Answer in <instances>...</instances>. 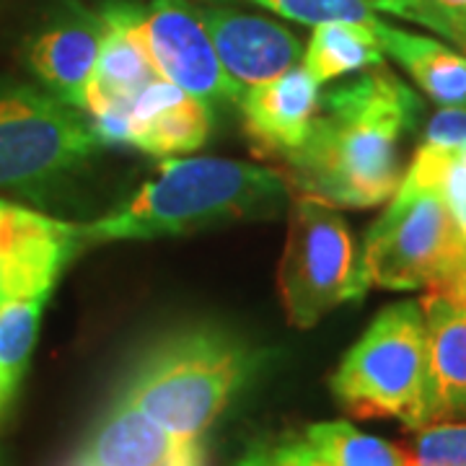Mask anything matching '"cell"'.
Masks as SVG:
<instances>
[{
    "label": "cell",
    "mask_w": 466,
    "mask_h": 466,
    "mask_svg": "<svg viewBox=\"0 0 466 466\" xmlns=\"http://www.w3.org/2000/svg\"><path fill=\"white\" fill-rule=\"evenodd\" d=\"M464 265L466 236L441 192L404 171L397 195L363 241L370 288L438 293Z\"/></svg>",
    "instance_id": "obj_5"
},
{
    "label": "cell",
    "mask_w": 466,
    "mask_h": 466,
    "mask_svg": "<svg viewBox=\"0 0 466 466\" xmlns=\"http://www.w3.org/2000/svg\"><path fill=\"white\" fill-rule=\"evenodd\" d=\"M407 174L433 184L466 236V150H443L422 143Z\"/></svg>",
    "instance_id": "obj_21"
},
{
    "label": "cell",
    "mask_w": 466,
    "mask_h": 466,
    "mask_svg": "<svg viewBox=\"0 0 466 466\" xmlns=\"http://www.w3.org/2000/svg\"><path fill=\"white\" fill-rule=\"evenodd\" d=\"M236 106L257 150L285 158L306 140L321 109V94L311 73L296 66L278 78L247 88Z\"/></svg>",
    "instance_id": "obj_13"
},
{
    "label": "cell",
    "mask_w": 466,
    "mask_h": 466,
    "mask_svg": "<svg viewBox=\"0 0 466 466\" xmlns=\"http://www.w3.org/2000/svg\"><path fill=\"white\" fill-rule=\"evenodd\" d=\"M441 296H446V299L456 300V303H464L466 306V265L461 267V272L451 280L443 290H438Z\"/></svg>",
    "instance_id": "obj_28"
},
{
    "label": "cell",
    "mask_w": 466,
    "mask_h": 466,
    "mask_svg": "<svg viewBox=\"0 0 466 466\" xmlns=\"http://www.w3.org/2000/svg\"><path fill=\"white\" fill-rule=\"evenodd\" d=\"M363 251L334 208L296 198L290 202L288 238L278 267V290L288 324L317 327L342 303L368 293Z\"/></svg>",
    "instance_id": "obj_6"
},
{
    "label": "cell",
    "mask_w": 466,
    "mask_h": 466,
    "mask_svg": "<svg viewBox=\"0 0 466 466\" xmlns=\"http://www.w3.org/2000/svg\"><path fill=\"white\" fill-rule=\"evenodd\" d=\"M133 32L156 73L189 96L213 104H238L244 88L223 70L213 39L189 0H148L137 5Z\"/></svg>",
    "instance_id": "obj_8"
},
{
    "label": "cell",
    "mask_w": 466,
    "mask_h": 466,
    "mask_svg": "<svg viewBox=\"0 0 466 466\" xmlns=\"http://www.w3.org/2000/svg\"><path fill=\"white\" fill-rule=\"evenodd\" d=\"M425 146L466 150V106H443L425 127Z\"/></svg>",
    "instance_id": "obj_25"
},
{
    "label": "cell",
    "mask_w": 466,
    "mask_h": 466,
    "mask_svg": "<svg viewBox=\"0 0 466 466\" xmlns=\"http://www.w3.org/2000/svg\"><path fill=\"white\" fill-rule=\"evenodd\" d=\"M383 66V47L376 29L355 24H324L317 26L303 47V67L319 86L352 73Z\"/></svg>",
    "instance_id": "obj_18"
},
{
    "label": "cell",
    "mask_w": 466,
    "mask_h": 466,
    "mask_svg": "<svg viewBox=\"0 0 466 466\" xmlns=\"http://www.w3.org/2000/svg\"><path fill=\"white\" fill-rule=\"evenodd\" d=\"M137 5L133 0H106L99 16L104 24V39L96 67L86 88L84 112L88 116L104 112H130L137 94L161 78L150 63L143 42L133 32Z\"/></svg>",
    "instance_id": "obj_14"
},
{
    "label": "cell",
    "mask_w": 466,
    "mask_h": 466,
    "mask_svg": "<svg viewBox=\"0 0 466 466\" xmlns=\"http://www.w3.org/2000/svg\"><path fill=\"white\" fill-rule=\"evenodd\" d=\"M18 381L16 379H11L3 368H0V412L5 410V404L11 401V397H14V391H16Z\"/></svg>",
    "instance_id": "obj_29"
},
{
    "label": "cell",
    "mask_w": 466,
    "mask_h": 466,
    "mask_svg": "<svg viewBox=\"0 0 466 466\" xmlns=\"http://www.w3.org/2000/svg\"><path fill=\"white\" fill-rule=\"evenodd\" d=\"M262 363V350L231 329L192 324L143 350L116 394L174 438L200 441Z\"/></svg>",
    "instance_id": "obj_3"
},
{
    "label": "cell",
    "mask_w": 466,
    "mask_h": 466,
    "mask_svg": "<svg viewBox=\"0 0 466 466\" xmlns=\"http://www.w3.org/2000/svg\"><path fill=\"white\" fill-rule=\"evenodd\" d=\"M67 466H202L200 441H182L116 394Z\"/></svg>",
    "instance_id": "obj_12"
},
{
    "label": "cell",
    "mask_w": 466,
    "mask_h": 466,
    "mask_svg": "<svg viewBox=\"0 0 466 466\" xmlns=\"http://www.w3.org/2000/svg\"><path fill=\"white\" fill-rule=\"evenodd\" d=\"M278 16L306 24V26H324V24H355L376 29L383 21L366 0H251Z\"/></svg>",
    "instance_id": "obj_22"
},
{
    "label": "cell",
    "mask_w": 466,
    "mask_h": 466,
    "mask_svg": "<svg viewBox=\"0 0 466 466\" xmlns=\"http://www.w3.org/2000/svg\"><path fill=\"white\" fill-rule=\"evenodd\" d=\"M428 327L420 300L376 314L334 370L332 394L360 420H397L407 431L428 425Z\"/></svg>",
    "instance_id": "obj_4"
},
{
    "label": "cell",
    "mask_w": 466,
    "mask_h": 466,
    "mask_svg": "<svg viewBox=\"0 0 466 466\" xmlns=\"http://www.w3.org/2000/svg\"><path fill=\"white\" fill-rule=\"evenodd\" d=\"M210 127L213 115L205 101L189 96L171 81L156 78L130 106L127 146L167 161L202 148Z\"/></svg>",
    "instance_id": "obj_15"
},
{
    "label": "cell",
    "mask_w": 466,
    "mask_h": 466,
    "mask_svg": "<svg viewBox=\"0 0 466 466\" xmlns=\"http://www.w3.org/2000/svg\"><path fill=\"white\" fill-rule=\"evenodd\" d=\"M376 34L383 55L394 57L422 94L441 106H466V55L451 50L438 39L404 32L386 21Z\"/></svg>",
    "instance_id": "obj_17"
},
{
    "label": "cell",
    "mask_w": 466,
    "mask_h": 466,
    "mask_svg": "<svg viewBox=\"0 0 466 466\" xmlns=\"http://www.w3.org/2000/svg\"><path fill=\"white\" fill-rule=\"evenodd\" d=\"M373 11H383V14H391V16L407 18L412 24H425V11H422V3L420 0H366Z\"/></svg>",
    "instance_id": "obj_27"
},
{
    "label": "cell",
    "mask_w": 466,
    "mask_h": 466,
    "mask_svg": "<svg viewBox=\"0 0 466 466\" xmlns=\"http://www.w3.org/2000/svg\"><path fill=\"white\" fill-rule=\"evenodd\" d=\"M425 11V29L446 36L466 52V0H420Z\"/></svg>",
    "instance_id": "obj_24"
},
{
    "label": "cell",
    "mask_w": 466,
    "mask_h": 466,
    "mask_svg": "<svg viewBox=\"0 0 466 466\" xmlns=\"http://www.w3.org/2000/svg\"><path fill=\"white\" fill-rule=\"evenodd\" d=\"M420 99L386 66L363 70L321 96L306 140L285 156L293 198L363 210L389 202L401 184V137L412 130Z\"/></svg>",
    "instance_id": "obj_1"
},
{
    "label": "cell",
    "mask_w": 466,
    "mask_h": 466,
    "mask_svg": "<svg viewBox=\"0 0 466 466\" xmlns=\"http://www.w3.org/2000/svg\"><path fill=\"white\" fill-rule=\"evenodd\" d=\"M47 299L50 296L0 303V368L16 381L29 366Z\"/></svg>",
    "instance_id": "obj_20"
},
{
    "label": "cell",
    "mask_w": 466,
    "mask_h": 466,
    "mask_svg": "<svg viewBox=\"0 0 466 466\" xmlns=\"http://www.w3.org/2000/svg\"><path fill=\"white\" fill-rule=\"evenodd\" d=\"M410 433L404 466H466V420L431 422Z\"/></svg>",
    "instance_id": "obj_23"
},
{
    "label": "cell",
    "mask_w": 466,
    "mask_h": 466,
    "mask_svg": "<svg viewBox=\"0 0 466 466\" xmlns=\"http://www.w3.org/2000/svg\"><path fill=\"white\" fill-rule=\"evenodd\" d=\"M101 148L91 122L36 86L0 81V187L50 182Z\"/></svg>",
    "instance_id": "obj_7"
},
{
    "label": "cell",
    "mask_w": 466,
    "mask_h": 466,
    "mask_svg": "<svg viewBox=\"0 0 466 466\" xmlns=\"http://www.w3.org/2000/svg\"><path fill=\"white\" fill-rule=\"evenodd\" d=\"M236 466H314L309 449L299 441H278V443H262L247 451Z\"/></svg>",
    "instance_id": "obj_26"
},
{
    "label": "cell",
    "mask_w": 466,
    "mask_h": 466,
    "mask_svg": "<svg viewBox=\"0 0 466 466\" xmlns=\"http://www.w3.org/2000/svg\"><path fill=\"white\" fill-rule=\"evenodd\" d=\"M198 14L213 39L220 66L244 91L278 78L303 60L299 36L269 18L218 5L198 8Z\"/></svg>",
    "instance_id": "obj_11"
},
{
    "label": "cell",
    "mask_w": 466,
    "mask_h": 466,
    "mask_svg": "<svg viewBox=\"0 0 466 466\" xmlns=\"http://www.w3.org/2000/svg\"><path fill=\"white\" fill-rule=\"evenodd\" d=\"M303 443L314 466H404L400 446L355 428L348 420L309 425Z\"/></svg>",
    "instance_id": "obj_19"
},
{
    "label": "cell",
    "mask_w": 466,
    "mask_h": 466,
    "mask_svg": "<svg viewBox=\"0 0 466 466\" xmlns=\"http://www.w3.org/2000/svg\"><path fill=\"white\" fill-rule=\"evenodd\" d=\"M422 303L428 327V425L466 420V306L441 293Z\"/></svg>",
    "instance_id": "obj_16"
},
{
    "label": "cell",
    "mask_w": 466,
    "mask_h": 466,
    "mask_svg": "<svg viewBox=\"0 0 466 466\" xmlns=\"http://www.w3.org/2000/svg\"><path fill=\"white\" fill-rule=\"evenodd\" d=\"M84 247L81 223L0 200V300L50 296Z\"/></svg>",
    "instance_id": "obj_9"
},
{
    "label": "cell",
    "mask_w": 466,
    "mask_h": 466,
    "mask_svg": "<svg viewBox=\"0 0 466 466\" xmlns=\"http://www.w3.org/2000/svg\"><path fill=\"white\" fill-rule=\"evenodd\" d=\"M104 39L99 14L81 3H66L26 42V66L52 96L76 109L86 106V88Z\"/></svg>",
    "instance_id": "obj_10"
},
{
    "label": "cell",
    "mask_w": 466,
    "mask_h": 466,
    "mask_svg": "<svg viewBox=\"0 0 466 466\" xmlns=\"http://www.w3.org/2000/svg\"><path fill=\"white\" fill-rule=\"evenodd\" d=\"M0 303H3V300H0Z\"/></svg>",
    "instance_id": "obj_30"
},
{
    "label": "cell",
    "mask_w": 466,
    "mask_h": 466,
    "mask_svg": "<svg viewBox=\"0 0 466 466\" xmlns=\"http://www.w3.org/2000/svg\"><path fill=\"white\" fill-rule=\"evenodd\" d=\"M293 189L278 168L231 158H167L156 179L94 223H81L86 247L148 241L164 236L272 220L290 205Z\"/></svg>",
    "instance_id": "obj_2"
}]
</instances>
